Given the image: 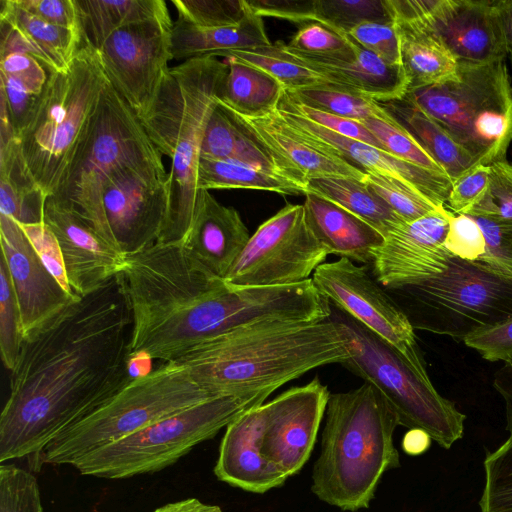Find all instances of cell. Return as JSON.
Returning <instances> with one entry per match:
<instances>
[{"mask_svg":"<svg viewBox=\"0 0 512 512\" xmlns=\"http://www.w3.org/2000/svg\"><path fill=\"white\" fill-rule=\"evenodd\" d=\"M131 330L117 276L24 340L0 415V464L28 458L35 466L56 436L132 379Z\"/></svg>","mask_w":512,"mask_h":512,"instance_id":"6da1fadb","label":"cell"},{"mask_svg":"<svg viewBox=\"0 0 512 512\" xmlns=\"http://www.w3.org/2000/svg\"><path fill=\"white\" fill-rule=\"evenodd\" d=\"M351 342L332 314L316 321L264 319L218 334L174 360L216 397L273 393L308 371L347 361Z\"/></svg>","mask_w":512,"mask_h":512,"instance_id":"7a4b0ae2","label":"cell"},{"mask_svg":"<svg viewBox=\"0 0 512 512\" xmlns=\"http://www.w3.org/2000/svg\"><path fill=\"white\" fill-rule=\"evenodd\" d=\"M118 278L132 316L129 357L174 361L221 333L226 284L182 244L155 243L127 256Z\"/></svg>","mask_w":512,"mask_h":512,"instance_id":"3957f363","label":"cell"},{"mask_svg":"<svg viewBox=\"0 0 512 512\" xmlns=\"http://www.w3.org/2000/svg\"><path fill=\"white\" fill-rule=\"evenodd\" d=\"M227 72V63L213 55L169 67L150 105L137 115L156 149L171 160L168 215L157 243L182 244L189 233L202 141Z\"/></svg>","mask_w":512,"mask_h":512,"instance_id":"277c9868","label":"cell"},{"mask_svg":"<svg viewBox=\"0 0 512 512\" xmlns=\"http://www.w3.org/2000/svg\"><path fill=\"white\" fill-rule=\"evenodd\" d=\"M329 396L315 377L241 414L226 427L215 476L252 493L282 486L308 461Z\"/></svg>","mask_w":512,"mask_h":512,"instance_id":"5b68a950","label":"cell"},{"mask_svg":"<svg viewBox=\"0 0 512 512\" xmlns=\"http://www.w3.org/2000/svg\"><path fill=\"white\" fill-rule=\"evenodd\" d=\"M394 409L371 384L330 394L312 492L342 510L368 508L385 472L398 468Z\"/></svg>","mask_w":512,"mask_h":512,"instance_id":"8992f818","label":"cell"},{"mask_svg":"<svg viewBox=\"0 0 512 512\" xmlns=\"http://www.w3.org/2000/svg\"><path fill=\"white\" fill-rule=\"evenodd\" d=\"M109 83L98 50L84 35L68 66L49 73L33 117L17 137L25 165L47 197L65 180Z\"/></svg>","mask_w":512,"mask_h":512,"instance_id":"52a82bcc","label":"cell"},{"mask_svg":"<svg viewBox=\"0 0 512 512\" xmlns=\"http://www.w3.org/2000/svg\"><path fill=\"white\" fill-rule=\"evenodd\" d=\"M137 115L109 83L62 185L50 196L114 246L103 212L105 189L138 170H166Z\"/></svg>","mask_w":512,"mask_h":512,"instance_id":"ba28073f","label":"cell"},{"mask_svg":"<svg viewBox=\"0 0 512 512\" xmlns=\"http://www.w3.org/2000/svg\"><path fill=\"white\" fill-rule=\"evenodd\" d=\"M213 398L216 396L200 387L184 366L175 361L164 362L148 374L132 378L56 436L35 466L73 465L90 452Z\"/></svg>","mask_w":512,"mask_h":512,"instance_id":"9c48e42d","label":"cell"},{"mask_svg":"<svg viewBox=\"0 0 512 512\" xmlns=\"http://www.w3.org/2000/svg\"><path fill=\"white\" fill-rule=\"evenodd\" d=\"M442 125L475 165L506 160L512 141V83L505 61L456 72L403 97Z\"/></svg>","mask_w":512,"mask_h":512,"instance_id":"30bf717a","label":"cell"},{"mask_svg":"<svg viewBox=\"0 0 512 512\" xmlns=\"http://www.w3.org/2000/svg\"><path fill=\"white\" fill-rule=\"evenodd\" d=\"M271 392L216 397L154 422L90 452L74 466L81 475L125 479L154 473L177 462L198 444L213 438Z\"/></svg>","mask_w":512,"mask_h":512,"instance_id":"8fae6325","label":"cell"},{"mask_svg":"<svg viewBox=\"0 0 512 512\" xmlns=\"http://www.w3.org/2000/svg\"><path fill=\"white\" fill-rule=\"evenodd\" d=\"M388 293L414 329L461 340L512 318V278L454 256L443 273Z\"/></svg>","mask_w":512,"mask_h":512,"instance_id":"7c38bea8","label":"cell"},{"mask_svg":"<svg viewBox=\"0 0 512 512\" xmlns=\"http://www.w3.org/2000/svg\"><path fill=\"white\" fill-rule=\"evenodd\" d=\"M332 315L347 329L351 357L341 365L374 386L397 414L399 424L422 429L449 449L464 433L466 416L441 396L392 345L331 304Z\"/></svg>","mask_w":512,"mask_h":512,"instance_id":"4fadbf2b","label":"cell"},{"mask_svg":"<svg viewBox=\"0 0 512 512\" xmlns=\"http://www.w3.org/2000/svg\"><path fill=\"white\" fill-rule=\"evenodd\" d=\"M328 255L303 204H287L257 228L223 280L235 288L296 284L310 279Z\"/></svg>","mask_w":512,"mask_h":512,"instance_id":"5bb4252c","label":"cell"},{"mask_svg":"<svg viewBox=\"0 0 512 512\" xmlns=\"http://www.w3.org/2000/svg\"><path fill=\"white\" fill-rule=\"evenodd\" d=\"M312 280L333 306L384 339L428 376L408 317L365 267L340 258L321 264Z\"/></svg>","mask_w":512,"mask_h":512,"instance_id":"9a60e30c","label":"cell"},{"mask_svg":"<svg viewBox=\"0 0 512 512\" xmlns=\"http://www.w3.org/2000/svg\"><path fill=\"white\" fill-rule=\"evenodd\" d=\"M171 17L126 26L98 49L110 84L136 115L153 100L173 59Z\"/></svg>","mask_w":512,"mask_h":512,"instance_id":"2e32d148","label":"cell"},{"mask_svg":"<svg viewBox=\"0 0 512 512\" xmlns=\"http://www.w3.org/2000/svg\"><path fill=\"white\" fill-rule=\"evenodd\" d=\"M169 172L138 170L114 180L103 193V212L117 250L126 256L155 243L169 208Z\"/></svg>","mask_w":512,"mask_h":512,"instance_id":"e0dca14e","label":"cell"},{"mask_svg":"<svg viewBox=\"0 0 512 512\" xmlns=\"http://www.w3.org/2000/svg\"><path fill=\"white\" fill-rule=\"evenodd\" d=\"M1 258L18 301L24 340L82 298L65 289L44 265L21 226L0 214Z\"/></svg>","mask_w":512,"mask_h":512,"instance_id":"ac0fdd59","label":"cell"},{"mask_svg":"<svg viewBox=\"0 0 512 512\" xmlns=\"http://www.w3.org/2000/svg\"><path fill=\"white\" fill-rule=\"evenodd\" d=\"M452 212L439 207L412 222H403L385 236L372 262L375 279L387 291L443 273L453 257L445 247Z\"/></svg>","mask_w":512,"mask_h":512,"instance_id":"d6986e66","label":"cell"},{"mask_svg":"<svg viewBox=\"0 0 512 512\" xmlns=\"http://www.w3.org/2000/svg\"><path fill=\"white\" fill-rule=\"evenodd\" d=\"M409 20L434 33L458 65H485L507 56L496 1L436 0L426 16Z\"/></svg>","mask_w":512,"mask_h":512,"instance_id":"ffe728a7","label":"cell"},{"mask_svg":"<svg viewBox=\"0 0 512 512\" xmlns=\"http://www.w3.org/2000/svg\"><path fill=\"white\" fill-rule=\"evenodd\" d=\"M44 223L58 240L69 285L81 298L107 285L125 268L126 255L50 197L45 202Z\"/></svg>","mask_w":512,"mask_h":512,"instance_id":"44dd1931","label":"cell"},{"mask_svg":"<svg viewBox=\"0 0 512 512\" xmlns=\"http://www.w3.org/2000/svg\"><path fill=\"white\" fill-rule=\"evenodd\" d=\"M278 111L292 128L316 147L365 172L381 174L408 184L437 206H444L447 202L453 184L447 174L403 161L380 148L334 133L294 113Z\"/></svg>","mask_w":512,"mask_h":512,"instance_id":"7402d4cb","label":"cell"},{"mask_svg":"<svg viewBox=\"0 0 512 512\" xmlns=\"http://www.w3.org/2000/svg\"><path fill=\"white\" fill-rule=\"evenodd\" d=\"M237 115L253 135L284 162L297 181L305 185L309 180L321 178L364 182L365 171L316 147L292 128L278 109L262 117Z\"/></svg>","mask_w":512,"mask_h":512,"instance_id":"603a6c76","label":"cell"},{"mask_svg":"<svg viewBox=\"0 0 512 512\" xmlns=\"http://www.w3.org/2000/svg\"><path fill=\"white\" fill-rule=\"evenodd\" d=\"M251 235L238 211L199 189L193 222L182 245L217 277L224 279Z\"/></svg>","mask_w":512,"mask_h":512,"instance_id":"cb8c5ba5","label":"cell"},{"mask_svg":"<svg viewBox=\"0 0 512 512\" xmlns=\"http://www.w3.org/2000/svg\"><path fill=\"white\" fill-rule=\"evenodd\" d=\"M284 44L294 60L348 92L379 103L402 99L407 93L408 79L402 65L387 63L361 47L353 60H327L290 52Z\"/></svg>","mask_w":512,"mask_h":512,"instance_id":"d4e9b609","label":"cell"},{"mask_svg":"<svg viewBox=\"0 0 512 512\" xmlns=\"http://www.w3.org/2000/svg\"><path fill=\"white\" fill-rule=\"evenodd\" d=\"M306 222L329 254L372 264L385 236L346 209L307 193L303 203Z\"/></svg>","mask_w":512,"mask_h":512,"instance_id":"484cf974","label":"cell"},{"mask_svg":"<svg viewBox=\"0 0 512 512\" xmlns=\"http://www.w3.org/2000/svg\"><path fill=\"white\" fill-rule=\"evenodd\" d=\"M200 158L237 161L299 182L284 162L253 135L240 117L219 101L206 125Z\"/></svg>","mask_w":512,"mask_h":512,"instance_id":"4316f807","label":"cell"},{"mask_svg":"<svg viewBox=\"0 0 512 512\" xmlns=\"http://www.w3.org/2000/svg\"><path fill=\"white\" fill-rule=\"evenodd\" d=\"M399 36L401 65L408 90L439 83L453 75L458 62L444 43L422 23L393 17Z\"/></svg>","mask_w":512,"mask_h":512,"instance_id":"83f0119b","label":"cell"},{"mask_svg":"<svg viewBox=\"0 0 512 512\" xmlns=\"http://www.w3.org/2000/svg\"><path fill=\"white\" fill-rule=\"evenodd\" d=\"M172 57L188 59L219 52L271 44L263 18L250 13L241 23L229 27L202 28L175 21L171 33Z\"/></svg>","mask_w":512,"mask_h":512,"instance_id":"f1b7e54d","label":"cell"},{"mask_svg":"<svg viewBox=\"0 0 512 512\" xmlns=\"http://www.w3.org/2000/svg\"><path fill=\"white\" fill-rule=\"evenodd\" d=\"M416 138L454 182L476 166L472 156L437 121L404 98L381 103Z\"/></svg>","mask_w":512,"mask_h":512,"instance_id":"f546056e","label":"cell"},{"mask_svg":"<svg viewBox=\"0 0 512 512\" xmlns=\"http://www.w3.org/2000/svg\"><path fill=\"white\" fill-rule=\"evenodd\" d=\"M228 72L218 101L244 117H262L273 113L285 91L271 75L234 57H224Z\"/></svg>","mask_w":512,"mask_h":512,"instance_id":"4dcf8cb0","label":"cell"},{"mask_svg":"<svg viewBox=\"0 0 512 512\" xmlns=\"http://www.w3.org/2000/svg\"><path fill=\"white\" fill-rule=\"evenodd\" d=\"M84 37L98 50L117 30L133 24L169 18L163 0H75Z\"/></svg>","mask_w":512,"mask_h":512,"instance_id":"1f68e13d","label":"cell"},{"mask_svg":"<svg viewBox=\"0 0 512 512\" xmlns=\"http://www.w3.org/2000/svg\"><path fill=\"white\" fill-rule=\"evenodd\" d=\"M307 193L328 200L357 215L384 236L403 223L391 208L361 181L348 178L312 179L307 183Z\"/></svg>","mask_w":512,"mask_h":512,"instance_id":"d6a6232c","label":"cell"},{"mask_svg":"<svg viewBox=\"0 0 512 512\" xmlns=\"http://www.w3.org/2000/svg\"><path fill=\"white\" fill-rule=\"evenodd\" d=\"M198 189H251L281 195H306L307 186L281 175L232 160L200 158Z\"/></svg>","mask_w":512,"mask_h":512,"instance_id":"836d02e7","label":"cell"},{"mask_svg":"<svg viewBox=\"0 0 512 512\" xmlns=\"http://www.w3.org/2000/svg\"><path fill=\"white\" fill-rule=\"evenodd\" d=\"M0 20L65 66L83 43L82 31L50 24L19 7L14 0H1Z\"/></svg>","mask_w":512,"mask_h":512,"instance_id":"e575fe53","label":"cell"},{"mask_svg":"<svg viewBox=\"0 0 512 512\" xmlns=\"http://www.w3.org/2000/svg\"><path fill=\"white\" fill-rule=\"evenodd\" d=\"M254 66L278 80L286 91H297L329 83L317 73L294 60L278 41L268 46L219 52Z\"/></svg>","mask_w":512,"mask_h":512,"instance_id":"d590c367","label":"cell"},{"mask_svg":"<svg viewBox=\"0 0 512 512\" xmlns=\"http://www.w3.org/2000/svg\"><path fill=\"white\" fill-rule=\"evenodd\" d=\"M286 92L304 105L352 120L362 122L370 118H393L383 104L343 90L332 83Z\"/></svg>","mask_w":512,"mask_h":512,"instance_id":"8d00e7d4","label":"cell"},{"mask_svg":"<svg viewBox=\"0 0 512 512\" xmlns=\"http://www.w3.org/2000/svg\"><path fill=\"white\" fill-rule=\"evenodd\" d=\"M308 21H314L346 36L364 22H391L386 0H312Z\"/></svg>","mask_w":512,"mask_h":512,"instance_id":"74e56055","label":"cell"},{"mask_svg":"<svg viewBox=\"0 0 512 512\" xmlns=\"http://www.w3.org/2000/svg\"><path fill=\"white\" fill-rule=\"evenodd\" d=\"M481 512H512V434L484 460Z\"/></svg>","mask_w":512,"mask_h":512,"instance_id":"f35d334b","label":"cell"},{"mask_svg":"<svg viewBox=\"0 0 512 512\" xmlns=\"http://www.w3.org/2000/svg\"><path fill=\"white\" fill-rule=\"evenodd\" d=\"M364 183L403 221L412 222L439 207L415 188L395 178L366 172Z\"/></svg>","mask_w":512,"mask_h":512,"instance_id":"ab89813d","label":"cell"},{"mask_svg":"<svg viewBox=\"0 0 512 512\" xmlns=\"http://www.w3.org/2000/svg\"><path fill=\"white\" fill-rule=\"evenodd\" d=\"M362 123L377 138L386 152L419 167L445 173L416 138L394 116L391 120L370 118L362 121Z\"/></svg>","mask_w":512,"mask_h":512,"instance_id":"60d3db41","label":"cell"},{"mask_svg":"<svg viewBox=\"0 0 512 512\" xmlns=\"http://www.w3.org/2000/svg\"><path fill=\"white\" fill-rule=\"evenodd\" d=\"M284 47L293 53L327 60H353L360 48L347 36L318 23L303 26Z\"/></svg>","mask_w":512,"mask_h":512,"instance_id":"b9f144b4","label":"cell"},{"mask_svg":"<svg viewBox=\"0 0 512 512\" xmlns=\"http://www.w3.org/2000/svg\"><path fill=\"white\" fill-rule=\"evenodd\" d=\"M177 21L202 28L235 26L250 13L246 0H171Z\"/></svg>","mask_w":512,"mask_h":512,"instance_id":"7bdbcfd3","label":"cell"},{"mask_svg":"<svg viewBox=\"0 0 512 512\" xmlns=\"http://www.w3.org/2000/svg\"><path fill=\"white\" fill-rule=\"evenodd\" d=\"M24 342L21 313L5 261L0 260V351L10 371L15 367Z\"/></svg>","mask_w":512,"mask_h":512,"instance_id":"ee69618b","label":"cell"},{"mask_svg":"<svg viewBox=\"0 0 512 512\" xmlns=\"http://www.w3.org/2000/svg\"><path fill=\"white\" fill-rule=\"evenodd\" d=\"M0 512H44L36 477L14 464L0 465Z\"/></svg>","mask_w":512,"mask_h":512,"instance_id":"f6af8a7d","label":"cell"},{"mask_svg":"<svg viewBox=\"0 0 512 512\" xmlns=\"http://www.w3.org/2000/svg\"><path fill=\"white\" fill-rule=\"evenodd\" d=\"M469 216L476 221L485 240V251L474 262L512 278V223L491 215Z\"/></svg>","mask_w":512,"mask_h":512,"instance_id":"bcb514c9","label":"cell"},{"mask_svg":"<svg viewBox=\"0 0 512 512\" xmlns=\"http://www.w3.org/2000/svg\"><path fill=\"white\" fill-rule=\"evenodd\" d=\"M278 109L299 115L339 135L358 140L384 150L381 143L361 121L340 117L304 105L293 99L286 91H284L279 101Z\"/></svg>","mask_w":512,"mask_h":512,"instance_id":"7dc6e473","label":"cell"},{"mask_svg":"<svg viewBox=\"0 0 512 512\" xmlns=\"http://www.w3.org/2000/svg\"><path fill=\"white\" fill-rule=\"evenodd\" d=\"M487 190L482 199L465 215H491L512 223V163H492Z\"/></svg>","mask_w":512,"mask_h":512,"instance_id":"c3c4849f","label":"cell"},{"mask_svg":"<svg viewBox=\"0 0 512 512\" xmlns=\"http://www.w3.org/2000/svg\"><path fill=\"white\" fill-rule=\"evenodd\" d=\"M47 196L40 188L21 189L0 178V214L21 225L44 222Z\"/></svg>","mask_w":512,"mask_h":512,"instance_id":"681fc988","label":"cell"},{"mask_svg":"<svg viewBox=\"0 0 512 512\" xmlns=\"http://www.w3.org/2000/svg\"><path fill=\"white\" fill-rule=\"evenodd\" d=\"M346 36L385 62L401 65L400 41L394 21L364 22L352 28Z\"/></svg>","mask_w":512,"mask_h":512,"instance_id":"f907efd6","label":"cell"},{"mask_svg":"<svg viewBox=\"0 0 512 512\" xmlns=\"http://www.w3.org/2000/svg\"><path fill=\"white\" fill-rule=\"evenodd\" d=\"M444 244L452 256L470 262L476 261L485 251L480 227L465 214H451Z\"/></svg>","mask_w":512,"mask_h":512,"instance_id":"816d5d0a","label":"cell"},{"mask_svg":"<svg viewBox=\"0 0 512 512\" xmlns=\"http://www.w3.org/2000/svg\"><path fill=\"white\" fill-rule=\"evenodd\" d=\"M490 172V166L477 165L453 182L446 202L452 213L467 214L482 199Z\"/></svg>","mask_w":512,"mask_h":512,"instance_id":"f5cc1de1","label":"cell"},{"mask_svg":"<svg viewBox=\"0 0 512 512\" xmlns=\"http://www.w3.org/2000/svg\"><path fill=\"white\" fill-rule=\"evenodd\" d=\"M19 224V223H18ZM31 242L38 256L56 277L61 285L68 291H72L60 250L58 240L53 231L43 222L37 224L21 225L19 224Z\"/></svg>","mask_w":512,"mask_h":512,"instance_id":"db71d44e","label":"cell"},{"mask_svg":"<svg viewBox=\"0 0 512 512\" xmlns=\"http://www.w3.org/2000/svg\"><path fill=\"white\" fill-rule=\"evenodd\" d=\"M464 343L488 361H512V318L467 336Z\"/></svg>","mask_w":512,"mask_h":512,"instance_id":"11a10c76","label":"cell"},{"mask_svg":"<svg viewBox=\"0 0 512 512\" xmlns=\"http://www.w3.org/2000/svg\"><path fill=\"white\" fill-rule=\"evenodd\" d=\"M0 74L18 81L36 95H41L49 76L37 59L23 53L0 57Z\"/></svg>","mask_w":512,"mask_h":512,"instance_id":"9f6ffc18","label":"cell"},{"mask_svg":"<svg viewBox=\"0 0 512 512\" xmlns=\"http://www.w3.org/2000/svg\"><path fill=\"white\" fill-rule=\"evenodd\" d=\"M14 1L19 7L50 24L83 32L75 0Z\"/></svg>","mask_w":512,"mask_h":512,"instance_id":"6f0895ef","label":"cell"},{"mask_svg":"<svg viewBox=\"0 0 512 512\" xmlns=\"http://www.w3.org/2000/svg\"><path fill=\"white\" fill-rule=\"evenodd\" d=\"M504 363L494 375L493 386L504 400L506 430L512 434V361Z\"/></svg>","mask_w":512,"mask_h":512,"instance_id":"680465c9","label":"cell"},{"mask_svg":"<svg viewBox=\"0 0 512 512\" xmlns=\"http://www.w3.org/2000/svg\"><path fill=\"white\" fill-rule=\"evenodd\" d=\"M153 512H223L218 505L207 504L197 498L167 503Z\"/></svg>","mask_w":512,"mask_h":512,"instance_id":"91938a15","label":"cell"},{"mask_svg":"<svg viewBox=\"0 0 512 512\" xmlns=\"http://www.w3.org/2000/svg\"><path fill=\"white\" fill-rule=\"evenodd\" d=\"M432 443L430 435L422 429H409L402 440V449L411 456L426 452Z\"/></svg>","mask_w":512,"mask_h":512,"instance_id":"94428289","label":"cell"},{"mask_svg":"<svg viewBox=\"0 0 512 512\" xmlns=\"http://www.w3.org/2000/svg\"><path fill=\"white\" fill-rule=\"evenodd\" d=\"M496 7L500 19L507 56L512 62V0H497Z\"/></svg>","mask_w":512,"mask_h":512,"instance_id":"6125c7cd","label":"cell"}]
</instances>
